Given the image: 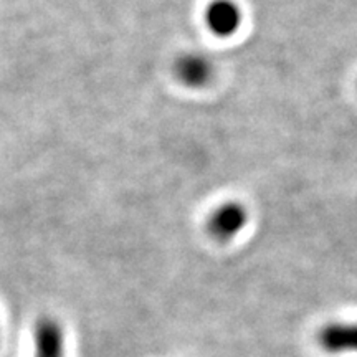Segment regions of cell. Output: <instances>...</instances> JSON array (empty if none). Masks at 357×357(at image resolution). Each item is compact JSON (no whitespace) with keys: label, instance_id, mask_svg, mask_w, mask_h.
Here are the masks:
<instances>
[{"label":"cell","instance_id":"1","mask_svg":"<svg viewBox=\"0 0 357 357\" xmlns=\"http://www.w3.org/2000/svg\"><path fill=\"white\" fill-rule=\"evenodd\" d=\"M247 222L248 211L245 208V205L230 200V202H223L213 208L205 225H207V231L212 238L218 242H230L245 229Z\"/></svg>","mask_w":357,"mask_h":357},{"label":"cell","instance_id":"2","mask_svg":"<svg viewBox=\"0 0 357 357\" xmlns=\"http://www.w3.org/2000/svg\"><path fill=\"white\" fill-rule=\"evenodd\" d=\"M215 66L202 52H185L177 56L174 63V75L187 88H204L212 82Z\"/></svg>","mask_w":357,"mask_h":357},{"label":"cell","instance_id":"3","mask_svg":"<svg viewBox=\"0 0 357 357\" xmlns=\"http://www.w3.org/2000/svg\"><path fill=\"white\" fill-rule=\"evenodd\" d=\"M66 339L63 324L53 316H42L33 326L32 357H65Z\"/></svg>","mask_w":357,"mask_h":357},{"label":"cell","instance_id":"4","mask_svg":"<svg viewBox=\"0 0 357 357\" xmlns=\"http://www.w3.org/2000/svg\"><path fill=\"white\" fill-rule=\"evenodd\" d=\"M204 20L213 35L227 38L238 32L243 13L235 0H211L205 7Z\"/></svg>","mask_w":357,"mask_h":357},{"label":"cell","instance_id":"5","mask_svg":"<svg viewBox=\"0 0 357 357\" xmlns=\"http://www.w3.org/2000/svg\"><path fill=\"white\" fill-rule=\"evenodd\" d=\"M318 342L329 354L357 352V323H329L318 333Z\"/></svg>","mask_w":357,"mask_h":357},{"label":"cell","instance_id":"6","mask_svg":"<svg viewBox=\"0 0 357 357\" xmlns=\"http://www.w3.org/2000/svg\"><path fill=\"white\" fill-rule=\"evenodd\" d=\"M0 334H2V333H0Z\"/></svg>","mask_w":357,"mask_h":357}]
</instances>
